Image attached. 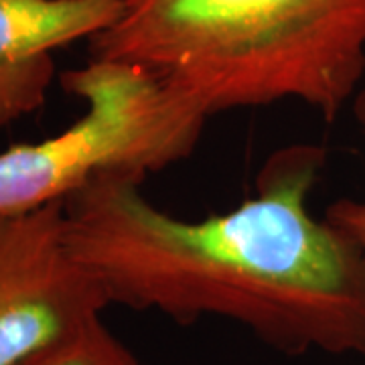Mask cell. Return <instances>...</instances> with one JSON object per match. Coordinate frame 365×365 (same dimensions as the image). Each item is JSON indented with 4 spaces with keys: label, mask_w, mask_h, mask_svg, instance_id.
I'll return each instance as SVG.
<instances>
[{
    "label": "cell",
    "mask_w": 365,
    "mask_h": 365,
    "mask_svg": "<svg viewBox=\"0 0 365 365\" xmlns=\"http://www.w3.org/2000/svg\"><path fill=\"white\" fill-rule=\"evenodd\" d=\"M327 153L288 144L266 158L256 193L205 220H182L106 173L63 201L67 246L110 304L179 323L222 317L278 351L365 357V256L309 197Z\"/></svg>",
    "instance_id": "cell-1"
},
{
    "label": "cell",
    "mask_w": 365,
    "mask_h": 365,
    "mask_svg": "<svg viewBox=\"0 0 365 365\" xmlns=\"http://www.w3.org/2000/svg\"><path fill=\"white\" fill-rule=\"evenodd\" d=\"M91 59L134 63L199 106L297 100L333 122L365 73V0H124Z\"/></svg>",
    "instance_id": "cell-2"
},
{
    "label": "cell",
    "mask_w": 365,
    "mask_h": 365,
    "mask_svg": "<svg viewBox=\"0 0 365 365\" xmlns=\"http://www.w3.org/2000/svg\"><path fill=\"white\" fill-rule=\"evenodd\" d=\"M86 114L55 136L0 153V217L63 203L91 179H148L195 153L207 114L148 69L90 59L59 76Z\"/></svg>",
    "instance_id": "cell-3"
},
{
    "label": "cell",
    "mask_w": 365,
    "mask_h": 365,
    "mask_svg": "<svg viewBox=\"0 0 365 365\" xmlns=\"http://www.w3.org/2000/svg\"><path fill=\"white\" fill-rule=\"evenodd\" d=\"M108 307L67 246L63 203L0 217V365L21 364Z\"/></svg>",
    "instance_id": "cell-4"
},
{
    "label": "cell",
    "mask_w": 365,
    "mask_h": 365,
    "mask_svg": "<svg viewBox=\"0 0 365 365\" xmlns=\"http://www.w3.org/2000/svg\"><path fill=\"white\" fill-rule=\"evenodd\" d=\"M124 0H0V130L39 112L55 79V53L96 37Z\"/></svg>",
    "instance_id": "cell-5"
},
{
    "label": "cell",
    "mask_w": 365,
    "mask_h": 365,
    "mask_svg": "<svg viewBox=\"0 0 365 365\" xmlns=\"http://www.w3.org/2000/svg\"><path fill=\"white\" fill-rule=\"evenodd\" d=\"M16 365H140V361L98 314Z\"/></svg>",
    "instance_id": "cell-6"
},
{
    "label": "cell",
    "mask_w": 365,
    "mask_h": 365,
    "mask_svg": "<svg viewBox=\"0 0 365 365\" xmlns=\"http://www.w3.org/2000/svg\"><path fill=\"white\" fill-rule=\"evenodd\" d=\"M353 116L365 134V90L353 98ZM325 220L353 242L365 256V199H339L325 211Z\"/></svg>",
    "instance_id": "cell-7"
}]
</instances>
